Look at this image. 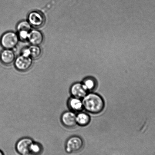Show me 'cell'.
<instances>
[{"mask_svg": "<svg viewBox=\"0 0 155 155\" xmlns=\"http://www.w3.org/2000/svg\"><path fill=\"white\" fill-rule=\"evenodd\" d=\"M83 140L78 136L71 137L67 140L65 150L68 153L77 152L83 148Z\"/></svg>", "mask_w": 155, "mask_h": 155, "instance_id": "cell-3", "label": "cell"}, {"mask_svg": "<svg viewBox=\"0 0 155 155\" xmlns=\"http://www.w3.org/2000/svg\"><path fill=\"white\" fill-rule=\"evenodd\" d=\"M86 91H90L95 89L96 86L95 80L92 78H88L85 79L83 84Z\"/></svg>", "mask_w": 155, "mask_h": 155, "instance_id": "cell-15", "label": "cell"}, {"mask_svg": "<svg viewBox=\"0 0 155 155\" xmlns=\"http://www.w3.org/2000/svg\"><path fill=\"white\" fill-rule=\"evenodd\" d=\"M61 120L63 125L67 128H73L77 124L76 115L72 111L64 112L61 117Z\"/></svg>", "mask_w": 155, "mask_h": 155, "instance_id": "cell-7", "label": "cell"}, {"mask_svg": "<svg viewBox=\"0 0 155 155\" xmlns=\"http://www.w3.org/2000/svg\"><path fill=\"white\" fill-rule=\"evenodd\" d=\"M16 57L12 49H5L0 54V60L2 63L6 65H10L15 61Z\"/></svg>", "mask_w": 155, "mask_h": 155, "instance_id": "cell-11", "label": "cell"}, {"mask_svg": "<svg viewBox=\"0 0 155 155\" xmlns=\"http://www.w3.org/2000/svg\"><path fill=\"white\" fill-rule=\"evenodd\" d=\"M18 35L14 31H8L4 33L1 39V44L5 49H12L18 45L19 41Z\"/></svg>", "mask_w": 155, "mask_h": 155, "instance_id": "cell-2", "label": "cell"}, {"mask_svg": "<svg viewBox=\"0 0 155 155\" xmlns=\"http://www.w3.org/2000/svg\"><path fill=\"white\" fill-rule=\"evenodd\" d=\"M4 153L2 152V151L0 150V155H4Z\"/></svg>", "mask_w": 155, "mask_h": 155, "instance_id": "cell-17", "label": "cell"}, {"mask_svg": "<svg viewBox=\"0 0 155 155\" xmlns=\"http://www.w3.org/2000/svg\"><path fill=\"white\" fill-rule=\"evenodd\" d=\"M77 124L81 126L88 125L90 121V117L87 114L81 112L76 115Z\"/></svg>", "mask_w": 155, "mask_h": 155, "instance_id": "cell-13", "label": "cell"}, {"mask_svg": "<svg viewBox=\"0 0 155 155\" xmlns=\"http://www.w3.org/2000/svg\"><path fill=\"white\" fill-rule=\"evenodd\" d=\"M15 62V66L16 69L22 72L29 70L33 63V59L32 58L22 54L17 58Z\"/></svg>", "mask_w": 155, "mask_h": 155, "instance_id": "cell-4", "label": "cell"}, {"mask_svg": "<svg viewBox=\"0 0 155 155\" xmlns=\"http://www.w3.org/2000/svg\"><path fill=\"white\" fill-rule=\"evenodd\" d=\"M33 142L30 138H22L18 141L16 144L17 151L22 155H31V148Z\"/></svg>", "mask_w": 155, "mask_h": 155, "instance_id": "cell-5", "label": "cell"}, {"mask_svg": "<svg viewBox=\"0 0 155 155\" xmlns=\"http://www.w3.org/2000/svg\"><path fill=\"white\" fill-rule=\"evenodd\" d=\"M83 107L93 114L99 113L104 108V100L97 94L91 93L86 95L83 98Z\"/></svg>", "mask_w": 155, "mask_h": 155, "instance_id": "cell-1", "label": "cell"}, {"mask_svg": "<svg viewBox=\"0 0 155 155\" xmlns=\"http://www.w3.org/2000/svg\"><path fill=\"white\" fill-rule=\"evenodd\" d=\"M68 107L72 112H79L83 107V101L80 99L72 97L70 98L68 101Z\"/></svg>", "mask_w": 155, "mask_h": 155, "instance_id": "cell-12", "label": "cell"}, {"mask_svg": "<svg viewBox=\"0 0 155 155\" xmlns=\"http://www.w3.org/2000/svg\"><path fill=\"white\" fill-rule=\"evenodd\" d=\"M45 16L41 12L34 11L29 14L28 21L32 26L36 28L42 27L45 23Z\"/></svg>", "mask_w": 155, "mask_h": 155, "instance_id": "cell-6", "label": "cell"}, {"mask_svg": "<svg viewBox=\"0 0 155 155\" xmlns=\"http://www.w3.org/2000/svg\"><path fill=\"white\" fill-rule=\"evenodd\" d=\"M70 92L73 97L80 99L84 98L87 95V91L83 84L77 83L71 86Z\"/></svg>", "mask_w": 155, "mask_h": 155, "instance_id": "cell-9", "label": "cell"}, {"mask_svg": "<svg viewBox=\"0 0 155 155\" xmlns=\"http://www.w3.org/2000/svg\"><path fill=\"white\" fill-rule=\"evenodd\" d=\"M42 147L40 144L33 142L31 148V155H38L42 153Z\"/></svg>", "mask_w": 155, "mask_h": 155, "instance_id": "cell-16", "label": "cell"}, {"mask_svg": "<svg viewBox=\"0 0 155 155\" xmlns=\"http://www.w3.org/2000/svg\"><path fill=\"white\" fill-rule=\"evenodd\" d=\"M22 54L32 59H37L42 55V50L39 45H32L23 50Z\"/></svg>", "mask_w": 155, "mask_h": 155, "instance_id": "cell-10", "label": "cell"}, {"mask_svg": "<svg viewBox=\"0 0 155 155\" xmlns=\"http://www.w3.org/2000/svg\"><path fill=\"white\" fill-rule=\"evenodd\" d=\"M44 36L42 32L36 29L32 30L29 33L27 40L32 45H39L43 42Z\"/></svg>", "mask_w": 155, "mask_h": 155, "instance_id": "cell-8", "label": "cell"}, {"mask_svg": "<svg viewBox=\"0 0 155 155\" xmlns=\"http://www.w3.org/2000/svg\"><path fill=\"white\" fill-rule=\"evenodd\" d=\"M32 26L28 21H22L19 22L17 26L18 32L21 31L29 32L32 30Z\"/></svg>", "mask_w": 155, "mask_h": 155, "instance_id": "cell-14", "label": "cell"}]
</instances>
